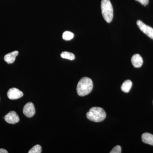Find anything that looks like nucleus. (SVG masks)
<instances>
[{"instance_id":"nucleus-1","label":"nucleus","mask_w":153,"mask_h":153,"mask_svg":"<svg viewBox=\"0 0 153 153\" xmlns=\"http://www.w3.org/2000/svg\"><path fill=\"white\" fill-rule=\"evenodd\" d=\"M93 82L90 78L83 77L79 80L76 87L77 94L79 96H85L89 94L93 89Z\"/></svg>"},{"instance_id":"nucleus-2","label":"nucleus","mask_w":153,"mask_h":153,"mask_svg":"<svg viewBox=\"0 0 153 153\" xmlns=\"http://www.w3.org/2000/svg\"><path fill=\"white\" fill-rule=\"evenodd\" d=\"M88 119L94 122L102 121L106 117V114L103 108L98 107H94L86 114Z\"/></svg>"},{"instance_id":"nucleus-3","label":"nucleus","mask_w":153,"mask_h":153,"mask_svg":"<svg viewBox=\"0 0 153 153\" xmlns=\"http://www.w3.org/2000/svg\"><path fill=\"white\" fill-rule=\"evenodd\" d=\"M101 8L104 20L107 23L111 22L113 18V9L110 0H102Z\"/></svg>"},{"instance_id":"nucleus-4","label":"nucleus","mask_w":153,"mask_h":153,"mask_svg":"<svg viewBox=\"0 0 153 153\" xmlns=\"http://www.w3.org/2000/svg\"><path fill=\"white\" fill-rule=\"evenodd\" d=\"M137 24L140 30L143 33L153 40V28L145 25L144 23L140 20L137 21Z\"/></svg>"},{"instance_id":"nucleus-5","label":"nucleus","mask_w":153,"mask_h":153,"mask_svg":"<svg viewBox=\"0 0 153 153\" xmlns=\"http://www.w3.org/2000/svg\"><path fill=\"white\" fill-rule=\"evenodd\" d=\"M7 95L10 99L14 100L21 98L24 95V94L18 88H13L9 89Z\"/></svg>"},{"instance_id":"nucleus-6","label":"nucleus","mask_w":153,"mask_h":153,"mask_svg":"<svg viewBox=\"0 0 153 153\" xmlns=\"http://www.w3.org/2000/svg\"><path fill=\"white\" fill-rule=\"evenodd\" d=\"M5 120L7 123L15 124L18 123L20 121V118L17 113L15 111H11L6 115L4 117Z\"/></svg>"},{"instance_id":"nucleus-7","label":"nucleus","mask_w":153,"mask_h":153,"mask_svg":"<svg viewBox=\"0 0 153 153\" xmlns=\"http://www.w3.org/2000/svg\"><path fill=\"white\" fill-rule=\"evenodd\" d=\"M36 112L34 105L31 102H29L25 105L23 108V113L27 117H32Z\"/></svg>"},{"instance_id":"nucleus-8","label":"nucleus","mask_w":153,"mask_h":153,"mask_svg":"<svg viewBox=\"0 0 153 153\" xmlns=\"http://www.w3.org/2000/svg\"><path fill=\"white\" fill-rule=\"evenodd\" d=\"M132 64L135 68H140L143 64L142 57L139 54H135L131 57Z\"/></svg>"},{"instance_id":"nucleus-9","label":"nucleus","mask_w":153,"mask_h":153,"mask_svg":"<svg viewBox=\"0 0 153 153\" xmlns=\"http://www.w3.org/2000/svg\"><path fill=\"white\" fill-rule=\"evenodd\" d=\"M19 55V52L17 51H14L8 53L5 55L4 60L8 64L13 63L16 60V57Z\"/></svg>"},{"instance_id":"nucleus-10","label":"nucleus","mask_w":153,"mask_h":153,"mask_svg":"<svg viewBox=\"0 0 153 153\" xmlns=\"http://www.w3.org/2000/svg\"><path fill=\"white\" fill-rule=\"evenodd\" d=\"M142 140L145 143L153 146V135L152 134L145 133L142 136Z\"/></svg>"},{"instance_id":"nucleus-11","label":"nucleus","mask_w":153,"mask_h":153,"mask_svg":"<svg viewBox=\"0 0 153 153\" xmlns=\"http://www.w3.org/2000/svg\"><path fill=\"white\" fill-rule=\"evenodd\" d=\"M132 85V82L130 80H126L123 83L121 88V90L124 92L125 93H128L130 90L131 88Z\"/></svg>"},{"instance_id":"nucleus-12","label":"nucleus","mask_w":153,"mask_h":153,"mask_svg":"<svg viewBox=\"0 0 153 153\" xmlns=\"http://www.w3.org/2000/svg\"><path fill=\"white\" fill-rule=\"evenodd\" d=\"M61 57L64 59H68V60H73L75 59V55L73 53L67 52H62L60 55Z\"/></svg>"},{"instance_id":"nucleus-13","label":"nucleus","mask_w":153,"mask_h":153,"mask_svg":"<svg viewBox=\"0 0 153 153\" xmlns=\"http://www.w3.org/2000/svg\"><path fill=\"white\" fill-rule=\"evenodd\" d=\"M74 37V34L69 31H66L63 34V38L65 41H70L73 39Z\"/></svg>"},{"instance_id":"nucleus-14","label":"nucleus","mask_w":153,"mask_h":153,"mask_svg":"<svg viewBox=\"0 0 153 153\" xmlns=\"http://www.w3.org/2000/svg\"><path fill=\"white\" fill-rule=\"evenodd\" d=\"M42 152V148L39 145H36L32 148L28 152L29 153H41Z\"/></svg>"},{"instance_id":"nucleus-15","label":"nucleus","mask_w":153,"mask_h":153,"mask_svg":"<svg viewBox=\"0 0 153 153\" xmlns=\"http://www.w3.org/2000/svg\"><path fill=\"white\" fill-rule=\"evenodd\" d=\"M110 153H121V147L120 146H117L113 149Z\"/></svg>"},{"instance_id":"nucleus-16","label":"nucleus","mask_w":153,"mask_h":153,"mask_svg":"<svg viewBox=\"0 0 153 153\" xmlns=\"http://www.w3.org/2000/svg\"><path fill=\"white\" fill-rule=\"evenodd\" d=\"M135 1L141 3L144 6H146L149 2V0H135Z\"/></svg>"},{"instance_id":"nucleus-17","label":"nucleus","mask_w":153,"mask_h":153,"mask_svg":"<svg viewBox=\"0 0 153 153\" xmlns=\"http://www.w3.org/2000/svg\"><path fill=\"white\" fill-rule=\"evenodd\" d=\"M7 151L4 149H0V153H8Z\"/></svg>"}]
</instances>
